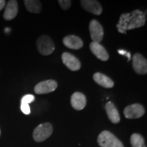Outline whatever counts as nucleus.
Here are the masks:
<instances>
[{
  "instance_id": "1",
  "label": "nucleus",
  "mask_w": 147,
  "mask_h": 147,
  "mask_svg": "<svg viewBox=\"0 0 147 147\" xmlns=\"http://www.w3.org/2000/svg\"><path fill=\"white\" fill-rule=\"evenodd\" d=\"M146 22V16L141 10H135L131 13L122 14L117 25V30L121 34H126L127 31L143 27Z\"/></svg>"
},
{
  "instance_id": "2",
  "label": "nucleus",
  "mask_w": 147,
  "mask_h": 147,
  "mask_svg": "<svg viewBox=\"0 0 147 147\" xmlns=\"http://www.w3.org/2000/svg\"><path fill=\"white\" fill-rule=\"evenodd\" d=\"M97 142L101 147H124L121 141L109 131H103L99 134Z\"/></svg>"
},
{
  "instance_id": "3",
  "label": "nucleus",
  "mask_w": 147,
  "mask_h": 147,
  "mask_svg": "<svg viewBox=\"0 0 147 147\" xmlns=\"http://www.w3.org/2000/svg\"><path fill=\"white\" fill-rule=\"evenodd\" d=\"M53 131V125L50 123H44L34 129L33 138L37 142H43L52 135Z\"/></svg>"
},
{
  "instance_id": "4",
  "label": "nucleus",
  "mask_w": 147,
  "mask_h": 147,
  "mask_svg": "<svg viewBox=\"0 0 147 147\" xmlns=\"http://www.w3.org/2000/svg\"><path fill=\"white\" fill-rule=\"evenodd\" d=\"M36 45L38 52L45 56L52 54L55 49V45L52 39L46 35L38 38L36 41Z\"/></svg>"
},
{
  "instance_id": "5",
  "label": "nucleus",
  "mask_w": 147,
  "mask_h": 147,
  "mask_svg": "<svg viewBox=\"0 0 147 147\" xmlns=\"http://www.w3.org/2000/svg\"><path fill=\"white\" fill-rule=\"evenodd\" d=\"M58 87V83L55 80H47L39 82L35 86L34 91L38 95L47 94L54 91Z\"/></svg>"
},
{
  "instance_id": "6",
  "label": "nucleus",
  "mask_w": 147,
  "mask_h": 147,
  "mask_svg": "<svg viewBox=\"0 0 147 147\" xmlns=\"http://www.w3.org/2000/svg\"><path fill=\"white\" fill-rule=\"evenodd\" d=\"M145 113L144 106L140 104H133L126 106L123 114L126 119H135L142 117Z\"/></svg>"
},
{
  "instance_id": "7",
  "label": "nucleus",
  "mask_w": 147,
  "mask_h": 147,
  "mask_svg": "<svg viewBox=\"0 0 147 147\" xmlns=\"http://www.w3.org/2000/svg\"><path fill=\"white\" fill-rule=\"evenodd\" d=\"M90 36L93 42L100 43L104 38V29L97 20L93 19L89 23Z\"/></svg>"
},
{
  "instance_id": "8",
  "label": "nucleus",
  "mask_w": 147,
  "mask_h": 147,
  "mask_svg": "<svg viewBox=\"0 0 147 147\" xmlns=\"http://www.w3.org/2000/svg\"><path fill=\"white\" fill-rule=\"evenodd\" d=\"M132 66H133L134 70L138 74H146L147 61L140 53H136L132 57Z\"/></svg>"
},
{
  "instance_id": "9",
  "label": "nucleus",
  "mask_w": 147,
  "mask_h": 147,
  "mask_svg": "<svg viewBox=\"0 0 147 147\" xmlns=\"http://www.w3.org/2000/svg\"><path fill=\"white\" fill-rule=\"evenodd\" d=\"M61 59L64 65L71 71H78L81 67L80 61L71 53H63L61 55Z\"/></svg>"
},
{
  "instance_id": "10",
  "label": "nucleus",
  "mask_w": 147,
  "mask_h": 147,
  "mask_svg": "<svg viewBox=\"0 0 147 147\" xmlns=\"http://www.w3.org/2000/svg\"><path fill=\"white\" fill-rule=\"evenodd\" d=\"M82 8L84 10L95 15H100L102 13V7L100 3L96 0H82L80 1Z\"/></svg>"
},
{
  "instance_id": "11",
  "label": "nucleus",
  "mask_w": 147,
  "mask_h": 147,
  "mask_svg": "<svg viewBox=\"0 0 147 147\" xmlns=\"http://www.w3.org/2000/svg\"><path fill=\"white\" fill-rule=\"evenodd\" d=\"M90 50L95 57L102 61H106L109 59V55L106 49L100 43L92 42L89 45Z\"/></svg>"
},
{
  "instance_id": "12",
  "label": "nucleus",
  "mask_w": 147,
  "mask_h": 147,
  "mask_svg": "<svg viewBox=\"0 0 147 147\" xmlns=\"http://www.w3.org/2000/svg\"><path fill=\"white\" fill-rule=\"evenodd\" d=\"M71 105L74 109L82 110L87 105V99L81 92H75L71 96Z\"/></svg>"
},
{
  "instance_id": "13",
  "label": "nucleus",
  "mask_w": 147,
  "mask_h": 147,
  "mask_svg": "<svg viewBox=\"0 0 147 147\" xmlns=\"http://www.w3.org/2000/svg\"><path fill=\"white\" fill-rule=\"evenodd\" d=\"M18 12V5L17 1L10 0L5 5L3 18L5 21H11L17 15Z\"/></svg>"
},
{
  "instance_id": "14",
  "label": "nucleus",
  "mask_w": 147,
  "mask_h": 147,
  "mask_svg": "<svg viewBox=\"0 0 147 147\" xmlns=\"http://www.w3.org/2000/svg\"><path fill=\"white\" fill-rule=\"evenodd\" d=\"M63 43L66 47L73 50H78L83 47V41L74 35L65 36L63 39Z\"/></svg>"
},
{
  "instance_id": "15",
  "label": "nucleus",
  "mask_w": 147,
  "mask_h": 147,
  "mask_svg": "<svg viewBox=\"0 0 147 147\" xmlns=\"http://www.w3.org/2000/svg\"><path fill=\"white\" fill-rule=\"evenodd\" d=\"M93 80L96 82L97 84L106 89H110L114 87L113 80L110 77L100 72L95 73L93 76Z\"/></svg>"
},
{
  "instance_id": "16",
  "label": "nucleus",
  "mask_w": 147,
  "mask_h": 147,
  "mask_svg": "<svg viewBox=\"0 0 147 147\" xmlns=\"http://www.w3.org/2000/svg\"><path fill=\"white\" fill-rule=\"evenodd\" d=\"M105 109L106 111V114H107L108 119L111 121L113 123L117 124L120 122L121 121V117L119 115V113L116 108L115 104L112 102H108L107 104H106Z\"/></svg>"
},
{
  "instance_id": "17",
  "label": "nucleus",
  "mask_w": 147,
  "mask_h": 147,
  "mask_svg": "<svg viewBox=\"0 0 147 147\" xmlns=\"http://www.w3.org/2000/svg\"><path fill=\"white\" fill-rule=\"evenodd\" d=\"M27 11L31 13L39 14L42 10V3L38 0H25L24 1Z\"/></svg>"
},
{
  "instance_id": "18",
  "label": "nucleus",
  "mask_w": 147,
  "mask_h": 147,
  "mask_svg": "<svg viewBox=\"0 0 147 147\" xmlns=\"http://www.w3.org/2000/svg\"><path fill=\"white\" fill-rule=\"evenodd\" d=\"M130 142L132 147H146L144 138L139 134H133L130 137Z\"/></svg>"
},
{
  "instance_id": "19",
  "label": "nucleus",
  "mask_w": 147,
  "mask_h": 147,
  "mask_svg": "<svg viewBox=\"0 0 147 147\" xmlns=\"http://www.w3.org/2000/svg\"><path fill=\"white\" fill-rule=\"evenodd\" d=\"M59 4L60 5L61 8L63 10H67L70 8L71 5V1L70 0H59Z\"/></svg>"
},
{
  "instance_id": "20",
  "label": "nucleus",
  "mask_w": 147,
  "mask_h": 147,
  "mask_svg": "<svg viewBox=\"0 0 147 147\" xmlns=\"http://www.w3.org/2000/svg\"><path fill=\"white\" fill-rule=\"evenodd\" d=\"M35 100V97L34 95L32 94H27L24 95L21 99V103H25V104H29L30 103H32Z\"/></svg>"
},
{
  "instance_id": "21",
  "label": "nucleus",
  "mask_w": 147,
  "mask_h": 147,
  "mask_svg": "<svg viewBox=\"0 0 147 147\" xmlns=\"http://www.w3.org/2000/svg\"><path fill=\"white\" fill-rule=\"evenodd\" d=\"M21 110L23 112V113L25 115H28L31 113V109L29 107V104H25V103H21Z\"/></svg>"
},
{
  "instance_id": "22",
  "label": "nucleus",
  "mask_w": 147,
  "mask_h": 147,
  "mask_svg": "<svg viewBox=\"0 0 147 147\" xmlns=\"http://www.w3.org/2000/svg\"><path fill=\"white\" fill-rule=\"evenodd\" d=\"M118 53L121 55H126V56L128 57V61L130 60V58H131V55H130L129 53L127 52V51H123V50H118Z\"/></svg>"
},
{
  "instance_id": "23",
  "label": "nucleus",
  "mask_w": 147,
  "mask_h": 147,
  "mask_svg": "<svg viewBox=\"0 0 147 147\" xmlns=\"http://www.w3.org/2000/svg\"><path fill=\"white\" fill-rule=\"evenodd\" d=\"M6 5V1L5 0H0V11L2 10Z\"/></svg>"
},
{
  "instance_id": "24",
  "label": "nucleus",
  "mask_w": 147,
  "mask_h": 147,
  "mask_svg": "<svg viewBox=\"0 0 147 147\" xmlns=\"http://www.w3.org/2000/svg\"><path fill=\"white\" fill-rule=\"evenodd\" d=\"M0 136H1V129H0Z\"/></svg>"
}]
</instances>
